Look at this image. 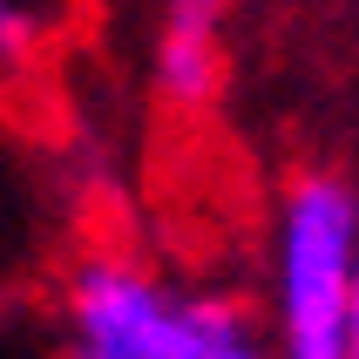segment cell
Returning <instances> with one entry per match:
<instances>
[{
  "label": "cell",
  "mask_w": 359,
  "mask_h": 359,
  "mask_svg": "<svg viewBox=\"0 0 359 359\" xmlns=\"http://www.w3.org/2000/svg\"><path fill=\"white\" fill-rule=\"evenodd\" d=\"M346 359H359V264H353V299H346Z\"/></svg>",
  "instance_id": "cell-5"
},
{
  "label": "cell",
  "mask_w": 359,
  "mask_h": 359,
  "mask_svg": "<svg viewBox=\"0 0 359 359\" xmlns=\"http://www.w3.org/2000/svg\"><path fill=\"white\" fill-rule=\"evenodd\" d=\"M41 48V20L27 0H0V68H27Z\"/></svg>",
  "instance_id": "cell-4"
},
{
  "label": "cell",
  "mask_w": 359,
  "mask_h": 359,
  "mask_svg": "<svg viewBox=\"0 0 359 359\" xmlns=\"http://www.w3.org/2000/svg\"><path fill=\"white\" fill-rule=\"evenodd\" d=\"M359 264V197L332 177H299L278 210V346L292 359H346V299Z\"/></svg>",
  "instance_id": "cell-2"
},
{
  "label": "cell",
  "mask_w": 359,
  "mask_h": 359,
  "mask_svg": "<svg viewBox=\"0 0 359 359\" xmlns=\"http://www.w3.org/2000/svg\"><path fill=\"white\" fill-rule=\"evenodd\" d=\"M75 353L88 359H251L258 332L238 299L177 292L129 258H88L68 292Z\"/></svg>",
  "instance_id": "cell-1"
},
{
  "label": "cell",
  "mask_w": 359,
  "mask_h": 359,
  "mask_svg": "<svg viewBox=\"0 0 359 359\" xmlns=\"http://www.w3.org/2000/svg\"><path fill=\"white\" fill-rule=\"evenodd\" d=\"M231 0H163L156 88L170 109H203L217 95V27Z\"/></svg>",
  "instance_id": "cell-3"
}]
</instances>
